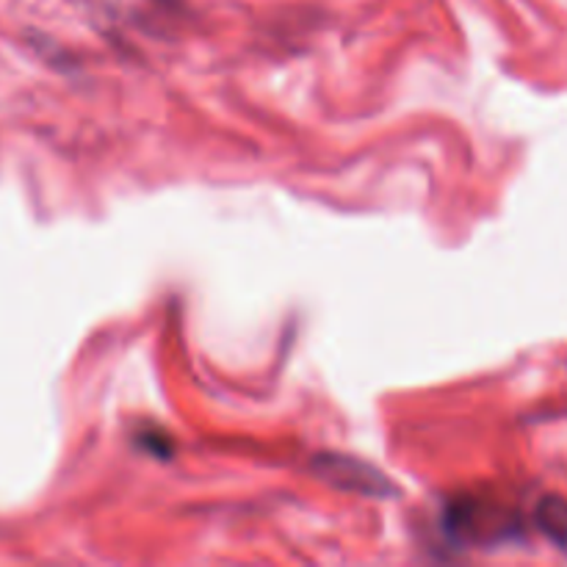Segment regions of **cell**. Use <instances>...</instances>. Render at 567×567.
<instances>
[{
  "mask_svg": "<svg viewBox=\"0 0 567 567\" xmlns=\"http://www.w3.org/2000/svg\"><path fill=\"white\" fill-rule=\"evenodd\" d=\"M540 524L557 543L567 546V507L559 502H546L540 507Z\"/></svg>",
  "mask_w": 567,
  "mask_h": 567,
  "instance_id": "obj_1",
  "label": "cell"
}]
</instances>
